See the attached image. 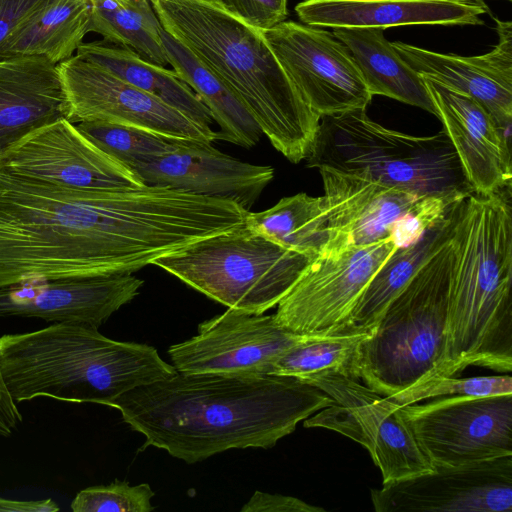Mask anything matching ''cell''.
<instances>
[{"label":"cell","mask_w":512,"mask_h":512,"mask_svg":"<svg viewBox=\"0 0 512 512\" xmlns=\"http://www.w3.org/2000/svg\"><path fill=\"white\" fill-rule=\"evenodd\" d=\"M59 507L51 499L42 500H11L0 497V511L5 512H55Z\"/></svg>","instance_id":"cell-39"},{"label":"cell","mask_w":512,"mask_h":512,"mask_svg":"<svg viewBox=\"0 0 512 512\" xmlns=\"http://www.w3.org/2000/svg\"><path fill=\"white\" fill-rule=\"evenodd\" d=\"M443 361L438 377L468 366L512 370L511 188L458 205Z\"/></svg>","instance_id":"cell-3"},{"label":"cell","mask_w":512,"mask_h":512,"mask_svg":"<svg viewBox=\"0 0 512 512\" xmlns=\"http://www.w3.org/2000/svg\"><path fill=\"white\" fill-rule=\"evenodd\" d=\"M70 104L69 121H106L133 126L178 141L212 143L180 111L78 55L58 64Z\"/></svg>","instance_id":"cell-15"},{"label":"cell","mask_w":512,"mask_h":512,"mask_svg":"<svg viewBox=\"0 0 512 512\" xmlns=\"http://www.w3.org/2000/svg\"><path fill=\"white\" fill-rule=\"evenodd\" d=\"M402 407L433 466H460L512 455V394L442 396Z\"/></svg>","instance_id":"cell-11"},{"label":"cell","mask_w":512,"mask_h":512,"mask_svg":"<svg viewBox=\"0 0 512 512\" xmlns=\"http://www.w3.org/2000/svg\"><path fill=\"white\" fill-rule=\"evenodd\" d=\"M69 117L58 64L37 55L0 61V159L30 134Z\"/></svg>","instance_id":"cell-22"},{"label":"cell","mask_w":512,"mask_h":512,"mask_svg":"<svg viewBox=\"0 0 512 512\" xmlns=\"http://www.w3.org/2000/svg\"><path fill=\"white\" fill-rule=\"evenodd\" d=\"M459 203L460 201L418 241L407 247L397 248L390 255L366 286L339 335L373 330L387 306L419 268L450 240Z\"/></svg>","instance_id":"cell-25"},{"label":"cell","mask_w":512,"mask_h":512,"mask_svg":"<svg viewBox=\"0 0 512 512\" xmlns=\"http://www.w3.org/2000/svg\"><path fill=\"white\" fill-rule=\"evenodd\" d=\"M303 381L324 391L335 403L303 422L326 428L363 445L380 469L383 484L428 472L434 466L421 450L403 407L358 380L334 371Z\"/></svg>","instance_id":"cell-10"},{"label":"cell","mask_w":512,"mask_h":512,"mask_svg":"<svg viewBox=\"0 0 512 512\" xmlns=\"http://www.w3.org/2000/svg\"><path fill=\"white\" fill-rule=\"evenodd\" d=\"M317 257L284 248L244 222L152 264L228 308L262 314L280 302Z\"/></svg>","instance_id":"cell-8"},{"label":"cell","mask_w":512,"mask_h":512,"mask_svg":"<svg viewBox=\"0 0 512 512\" xmlns=\"http://www.w3.org/2000/svg\"><path fill=\"white\" fill-rule=\"evenodd\" d=\"M309 167L369 178L421 196L474 193L446 133L414 136L388 129L355 110L320 117Z\"/></svg>","instance_id":"cell-6"},{"label":"cell","mask_w":512,"mask_h":512,"mask_svg":"<svg viewBox=\"0 0 512 512\" xmlns=\"http://www.w3.org/2000/svg\"><path fill=\"white\" fill-rule=\"evenodd\" d=\"M306 336L280 327L273 315L228 308L171 345L168 355L177 372L273 375L282 354Z\"/></svg>","instance_id":"cell-16"},{"label":"cell","mask_w":512,"mask_h":512,"mask_svg":"<svg viewBox=\"0 0 512 512\" xmlns=\"http://www.w3.org/2000/svg\"><path fill=\"white\" fill-rule=\"evenodd\" d=\"M332 34L350 51L372 96L382 95L436 116L423 78L399 55L382 28L336 27Z\"/></svg>","instance_id":"cell-24"},{"label":"cell","mask_w":512,"mask_h":512,"mask_svg":"<svg viewBox=\"0 0 512 512\" xmlns=\"http://www.w3.org/2000/svg\"><path fill=\"white\" fill-rule=\"evenodd\" d=\"M0 173L60 188L95 191L145 185L67 119L30 134L0 159Z\"/></svg>","instance_id":"cell-14"},{"label":"cell","mask_w":512,"mask_h":512,"mask_svg":"<svg viewBox=\"0 0 512 512\" xmlns=\"http://www.w3.org/2000/svg\"><path fill=\"white\" fill-rule=\"evenodd\" d=\"M369 333L307 335L282 354L275 363L273 375L304 380L318 373L334 371L355 379L357 349Z\"/></svg>","instance_id":"cell-31"},{"label":"cell","mask_w":512,"mask_h":512,"mask_svg":"<svg viewBox=\"0 0 512 512\" xmlns=\"http://www.w3.org/2000/svg\"><path fill=\"white\" fill-rule=\"evenodd\" d=\"M321 507L310 505L299 498L255 491L242 506L241 512H324Z\"/></svg>","instance_id":"cell-36"},{"label":"cell","mask_w":512,"mask_h":512,"mask_svg":"<svg viewBox=\"0 0 512 512\" xmlns=\"http://www.w3.org/2000/svg\"><path fill=\"white\" fill-rule=\"evenodd\" d=\"M245 223L284 248L312 257L319 256L329 240L323 196L284 197L267 210L248 211Z\"/></svg>","instance_id":"cell-29"},{"label":"cell","mask_w":512,"mask_h":512,"mask_svg":"<svg viewBox=\"0 0 512 512\" xmlns=\"http://www.w3.org/2000/svg\"><path fill=\"white\" fill-rule=\"evenodd\" d=\"M162 27L243 101L272 146L306 159L320 116L304 101L263 33L208 0H150Z\"/></svg>","instance_id":"cell-4"},{"label":"cell","mask_w":512,"mask_h":512,"mask_svg":"<svg viewBox=\"0 0 512 512\" xmlns=\"http://www.w3.org/2000/svg\"><path fill=\"white\" fill-rule=\"evenodd\" d=\"M131 169L145 185L230 200L247 211L274 177L271 166L240 161L199 141L175 140L169 151Z\"/></svg>","instance_id":"cell-19"},{"label":"cell","mask_w":512,"mask_h":512,"mask_svg":"<svg viewBox=\"0 0 512 512\" xmlns=\"http://www.w3.org/2000/svg\"><path fill=\"white\" fill-rule=\"evenodd\" d=\"M498 43L479 56L439 53L396 41L399 55L422 78L480 103L509 132L512 123V22L494 18Z\"/></svg>","instance_id":"cell-21"},{"label":"cell","mask_w":512,"mask_h":512,"mask_svg":"<svg viewBox=\"0 0 512 512\" xmlns=\"http://www.w3.org/2000/svg\"><path fill=\"white\" fill-rule=\"evenodd\" d=\"M74 125L101 151L129 168L169 151L175 141L133 126L106 121H81Z\"/></svg>","instance_id":"cell-32"},{"label":"cell","mask_w":512,"mask_h":512,"mask_svg":"<svg viewBox=\"0 0 512 512\" xmlns=\"http://www.w3.org/2000/svg\"><path fill=\"white\" fill-rule=\"evenodd\" d=\"M0 370L17 404L49 397L106 406L129 390L177 373L153 346L67 323L1 336Z\"/></svg>","instance_id":"cell-5"},{"label":"cell","mask_w":512,"mask_h":512,"mask_svg":"<svg viewBox=\"0 0 512 512\" xmlns=\"http://www.w3.org/2000/svg\"><path fill=\"white\" fill-rule=\"evenodd\" d=\"M143 283L129 273L28 280L0 288V317L99 328L139 294Z\"/></svg>","instance_id":"cell-18"},{"label":"cell","mask_w":512,"mask_h":512,"mask_svg":"<svg viewBox=\"0 0 512 512\" xmlns=\"http://www.w3.org/2000/svg\"><path fill=\"white\" fill-rule=\"evenodd\" d=\"M315 27L382 28L410 25H481L489 7L471 0H304L295 6Z\"/></svg>","instance_id":"cell-23"},{"label":"cell","mask_w":512,"mask_h":512,"mask_svg":"<svg viewBox=\"0 0 512 512\" xmlns=\"http://www.w3.org/2000/svg\"><path fill=\"white\" fill-rule=\"evenodd\" d=\"M506 1H512V0H506Z\"/></svg>","instance_id":"cell-41"},{"label":"cell","mask_w":512,"mask_h":512,"mask_svg":"<svg viewBox=\"0 0 512 512\" xmlns=\"http://www.w3.org/2000/svg\"><path fill=\"white\" fill-rule=\"evenodd\" d=\"M91 0H48L6 41L0 61L44 56L59 64L76 54L89 33Z\"/></svg>","instance_id":"cell-28"},{"label":"cell","mask_w":512,"mask_h":512,"mask_svg":"<svg viewBox=\"0 0 512 512\" xmlns=\"http://www.w3.org/2000/svg\"><path fill=\"white\" fill-rule=\"evenodd\" d=\"M503 394H512V378L509 375L469 378L443 376L414 384L388 398L404 406L442 396H493Z\"/></svg>","instance_id":"cell-33"},{"label":"cell","mask_w":512,"mask_h":512,"mask_svg":"<svg viewBox=\"0 0 512 512\" xmlns=\"http://www.w3.org/2000/svg\"><path fill=\"white\" fill-rule=\"evenodd\" d=\"M471 1L476 2V3L480 4L481 6L488 7V5L485 3L484 0H471Z\"/></svg>","instance_id":"cell-40"},{"label":"cell","mask_w":512,"mask_h":512,"mask_svg":"<svg viewBox=\"0 0 512 512\" xmlns=\"http://www.w3.org/2000/svg\"><path fill=\"white\" fill-rule=\"evenodd\" d=\"M423 80L473 192L490 195L511 188L509 132L473 98Z\"/></svg>","instance_id":"cell-20"},{"label":"cell","mask_w":512,"mask_h":512,"mask_svg":"<svg viewBox=\"0 0 512 512\" xmlns=\"http://www.w3.org/2000/svg\"><path fill=\"white\" fill-rule=\"evenodd\" d=\"M229 14L264 32L288 16V0H212Z\"/></svg>","instance_id":"cell-35"},{"label":"cell","mask_w":512,"mask_h":512,"mask_svg":"<svg viewBox=\"0 0 512 512\" xmlns=\"http://www.w3.org/2000/svg\"><path fill=\"white\" fill-rule=\"evenodd\" d=\"M451 238L419 268L358 346L355 379L383 396L439 374L446 342Z\"/></svg>","instance_id":"cell-7"},{"label":"cell","mask_w":512,"mask_h":512,"mask_svg":"<svg viewBox=\"0 0 512 512\" xmlns=\"http://www.w3.org/2000/svg\"><path fill=\"white\" fill-rule=\"evenodd\" d=\"M262 33L304 101L320 117L366 110L373 96L350 51L332 33L286 20Z\"/></svg>","instance_id":"cell-13"},{"label":"cell","mask_w":512,"mask_h":512,"mask_svg":"<svg viewBox=\"0 0 512 512\" xmlns=\"http://www.w3.org/2000/svg\"><path fill=\"white\" fill-rule=\"evenodd\" d=\"M22 419V414L9 394L0 370V435L10 436Z\"/></svg>","instance_id":"cell-38"},{"label":"cell","mask_w":512,"mask_h":512,"mask_svg":"<svg viewBox=\"0 0 512 512\" xmlns=\"http://www.w3.org/2000/svg\"><path fill=\"white\" fill-rule=\"evenodd\" d=\"M335 403L321 389L271 374L183 373L138 386L109 407L153 446L192 464L230 449H269Z\"/></svg>","instance_id":"cell-2"},{"label":"cell","mask_w":512,"mask_h":512,"mask_svg":"<svg viewBox=\"0 0 512 512\" xmlns=\"http://www.w3.org/2000/svg\"><path fill=\"white\" fill-rule=\"evenodd\" d=\"M319 172L329 232L322 253L386 239H392L398 248L407 247L464 199L421 196L327 168H319Z\"/></svg>","instance_id":"cell-9"},{"label":"cell","mask_w":512,"mask_h":512,"mask_svg":"<svg viewBox=\"0 0 512 512\" xmlns=\"http://www.w3.org/2000/svg\"><path fill=\"white\" fill-rule=\"evenodd\" d=\"M397 248L386 239L320 254L277 304L276 323L300 335H339L366 286Z\"/></svg>","instance_id":"cell-12"},{"label":"cell","mask_w":512,"mask_h":512,"mask_svg":"<svg viewBox=\"0 0 512 512\" xmlns=\"http://www.w3.org/2000/svg\"><path fill=\"white\" fill-rule=\"evenodd\" d=\"M208 1H212V0H208Z\"/></svg>","instance_id":"cell-42"},{"label":"cell","mask_w":512,"mask_h":512,"mask_svg":"<svg viewBox=\"0 0 512 512\" xmlns=\"http://www.w3.org/2000/svg\"><path fill=\"white\" fill-rule=\"evenodd\" d=\"M48 0H0V50L22 24Z\"/></svg>","instance_id":"cell-37"},{"label":"cell","mask_w":512,"mask_h":512,"mask_svg":"<svg viewBox=\"0 0 512 512\" xmlns=\"http://www.w3.org/2000/svg\"><path fill=\"white\" fill-rule=\"evenodd\" d=\"M89 32L103 41L127 47L143 59L166 67L169 61L161 39L162 25L150 0H91Z\"/></svg>","instance_id":"cell-30"},{"label":"cell","mask_w":512,"mask_h":512,"mask_svg":"<svg viewBox=\"0 0 512 512\" xmlns=\"http://www.w3.org/2000/svg\"><path fill=\"white\" fill-rule=\"evenodd\" d=\"M155 493L148 483L130 486L127 481L115 480L81 490L71 503L74 512H151Z\"/></svg>","instance_id":"cell-34"},{"label":"cell","mask_w":512,"mask_h":512,"mask_svg":"<svg viewBox=\"0 0 512 512\" xmlns=\"http://www.w3.org/2000/svg\"><path fill=\"white\" fill-rule=\"evenodd\" d=\"M191 230L189 200L175 189L78 191L0 173V288L132 274L185 247Z\"/></svg>","instance_id":"cell-1"},{"label":"cell","mask_w":512,"mask_h":512,"mask_svg":"<svg viewBox=\"0 0 512 512\" xmlns=\"http://www.w3.org/2000/svg\"><path fill=\"white\" fill-rule=\"evenodd\" d=\"M377 512H511L512 455L428 472L371 489Z\"/></svg>","instance_id":"cell-17"},{"label":"cell","mask_w":512,"mask_h":512,"mask_svg":"<svg viewBox=\"0 0 512 512\" xmlns=\"http://www.w3.org/2000/svg\"><path fill=\"white\" fill-rule=\"evenodd\" d=\"M76 55L180 111L216 140L209 110L174 70L153 64L127 47L105 41L83 42Z\"/></svg>","instance_id":"cell-26"},{"label":"cell","mask_w":512,"mask_h":512,"mask_svg":"<svg viewBox=\"0 0 512 512\" xmlns=\"http://www.w3.org/2000/svg\"><path fill=\"white\" fill-rule=\"evenodd\" d=\"M160 35L169 65L198 95L218 125L216 140L243 148L255 146L263 133L243 101L163 27Z\"/></svg>","instance_id":"cell-27"}]
</instances>
